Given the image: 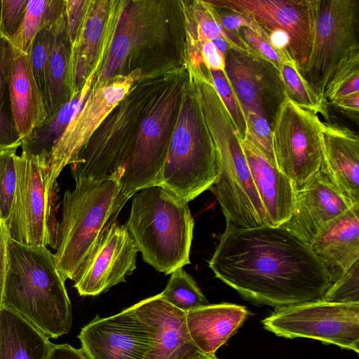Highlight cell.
Returning a JSON list of instances; mask_svg holds the SVG:
<instances>
[{
  "instance_id": "obj_42",
  "label": "cell",
  "mask_w": 359,
  "mask_h": 359,
  "mask_svg": "<svg viewBox=\"0 0 359 359\" xmlns=\"http://www.w3.org/2000/svg\"><path fill=\"white\" fill-rule=\"evenodd\" d=\"M88 3L86 0H65L66 29L72 48L77 41Z\"/></svg>"
},
{
  "instance_id": "obj_23",
  "label": "cell",
  "mask_w": 359,
  "mask_h": 359,
  "mask_svg": "<svg viewBox=\"0 0 359 359\" xmlns=\"http://www.w3.org/2000/svg\"><path fill=\"white\" fill-rule=\"evenodd\" d=\"M324 163L341 193L352 203H359V137L348 128L322 124Z\"/></svg>"
},
{
  "instance_id": "obj_46",
  "label": "cell",
  "mask_w": 359,
  "mask_h": 359,
  "mask_svg": "<svg viewBox=\"0 0 359 359\" xmlns=\"http://www.w3.org/2000/svg\"><path fill=\"white\" fill-rule=\"evenodd\" d=\"M333 106L353 117L358 121L359 113V93L338 98L331 103Z\"/></svg>"
},
{
  "instance_id": "obj_1",
  "label": "cell",
  "mask_w": 359,
  "mask_h": 359,
  "mask_svg": "<svg viewBox=\"0 0 359 359\" xmlns=\"http://www.w3.org/2000/svg\"><path fill=\"white\" fill-rule=\"evenodd\" d=\"M208 264L243 299L275 309L322 299L332 284L310 246L281 226L226 223Z\"/></svg>"
},
{
  "instance_id": "obj_25",
  "label": "cell",
  "mask_w": 359,
  "mask_h": 359,
  "mask_svg": "<svg viewBox=\"0 0 359 359\" xmlns=\"http://www.w3.org/2000/svg\"><path fill=\"white\" fill-rule=\"evenodd\" d=\"M8 83L13 120L22 140L40 126L48 115L28 55L14 48Z\"/></svg>"
},
{
  "instance_id": "obj_27",
  "label": "cell",
  "mask_w": 359,
  "mask_h": 359,
  "mask_svg": "<svg viewBox=\"0 0 359 359\" xmlns=\"http://www.w3.org/2000/svg\"><path fill=\"white\" fill-rule=\"evenodd\" d=\"M142 1H121L114 33L92 89L123 74L137 34Z\"/></svg>"
},
{
  "instance_id": "obj_43",
  "label": "cell",
  "mask_w": 359,
  "mask_h": 359,
  "mask_svg": "<svg viewBox=\"0 0 359 359\" xmlns=\"http://www.w3.org/2000/svg\"><path fill=\"white\" fill-rule=\"evenodd\" d=\"M216 9L222 25L226 30L240 36V29L242 27H248L267 40L261 28L246 15L229 10L218 8Z\"/></svg>"
},
{
  "instance_id": "obj_44",
  "label": "cell",
  "mask_w": 359,
  "mask_h": 359,
  "mask_svg": "<svg viewBox=\"0 0 359 359\" xmlns=\"http://www.w3.org/2000/svg\"><path fill=\"white\" fill-rule=\"evenodd\" d=\"M200 53L203 64L208 69L224 71L225 57L210 40L202 43Z\"/></svg>"
},
{
  "instance_id": "obj_19",
  "label": "cell",
  "mask_w": 359,
  "mask_h": 359,
  "mask_svg": "<svg viewBox=\"0 0 359 359\" xmlns=\"http://www.w3.org/2000/svg\"><path fill=\"white\" fill-rule=\"evenodd\" d=\"M121 1H89L76 44L72 48L71 86L79 91L98 73L111 39Z\"/></svg>"
},
{
  "instance_id": "obj_40",
  "label": "cell",
  "mask_w": 359,
  "mask_h": 359,
  "mask_svg": "<svg viewBox=\"0 0 359 359\" xmlns=\"http://www.w3.org/2000/svg\"><path fill=\"white\" fill-rule=\"evenodd\" d=\"M239 35L255 55L272 63L279 72L283 62L292 60L288 51L275 48L263 36L248 27H242Z\"/></svg>"
},
{
  "instance_id": "obj_41",
  "label": "cell",
  "mask_w": 359,
  "mask_h": 359,
  "mask_svg": "<svg viewBox=\"0 0 359 359\" xmlns=\"http://www.w3.org/2000/svg\"><path fill=\"white\" fill-rule=\"evenodd\" d=\"M28 0H1L0 34L11 42L22 23Z\"/></svg>"
},
{
  "instance_id": "obj_31",
  "label": "cell",
  "mask_w": 359,
  "mask_h": 359,
  "mask_svg": "<svg viewBox=\"0 0 359 359\" xmlns=\"http://www.w3.org/2000/svg\"><path fill=\"white\" fill-rule=\"evenodd\" d=\"M13 57V48L4 39L0 46V151L17 149L22 143L14 123L9 95L8 77Z\"/></svg>"
},
{
  "instance_id": "obj_29",
  "label": "cell",
  "mask_w": 359,
  "mask_h": 359,
  "mask_svg": "<svg viewBox=\"0 0 359 359\" xmlns=\"http://www.w3.org/2000/svg\"><path fill=\"white\" fill-rule=\"evenodd\" d=\"M72 45L67 29L65 12L57 23L55 39L47 71L46 111L53 116L73 96L70 62Z\"/></svg>"
},
{
  "instance_id": "obj_28",
  "label": "cell",
  "mask_w": 359,
  "mask_h": 359,
  "mask_svg": "<svg viewBox=\"0 0 359 359\" xmlns=\"http://www.w3.org/2000/svg\"><path fill=\"white\" fill-rule=\"evenodd\" d=\"M53 344L19 314L0 309V359H46Z\"/></svg>"
},
{
  "instance_id": "obj_34",
  "label": "cell",
  "mask_w": 359,
  "mask_h": 359,
  "mask_svg": "<svg viewBox=\"0 0 359 359\" xmlns=\"http://www.w3.org/2000/svg\"><path fill=\"white\" fill-rule=\"evenodd\" d=\"M57 22L53 25H44L38 31L27 53L32 73L43 96L46 108L47 71L49 59L55 43Z\"/></svg>"
},
{
  "instance_id": "obj_35",
  "label": "cell",
  "mask_w": 359,
  "mask_h": 359,
  "mask_svg": "<svg viewBox=\"0 0 359 359\" xmlns=\"http://www.w3.org/2000/svg\"><path fill=\"white\" fill-rule=\"evenodd\" d=\"M359 50L344 59L337 67L325 91L324 98L332 101L359 93Z\"/></svg>"
},
{
  "instance_id": "obj_45",
  "label": "cell",
  "mask_w": 359,
  "mask_h": 359,
  "mask_svg": "<svg viewBox=\"0 0 359 359\" xmlns=\"http://www.w3.org/2000/svg\"><path fill=\"white\" fill-rule=\"evenodd\" d=\"M46 359H90L83 350L69 344H53Z\"/></svg>"
},
{
  "instance_id": "obj_49",
  "label": "cell",
  "mask_w": 359,
  "mask_h": 359,
  "mask_svg": "<svg viewBox=\"0 0 359 359\" xmlns=\"http://www.w3.org/2000/svg\"><path fill=\"white\" fill-rule=\"evenodd\" d=\"M4 224H5V223L1 220V218L0 217V238H1V234H2V231H3V229H4Z\"/></svg>"
},
{
  "instance_id": "obj_26",
  "label": "cell",
  "mask_w": 359,
  "mask_h": 359,
  "mask_svg": "<svg viewBox=\"0 0 359 359\" xmlns=\"http://www.w3.org/2000/svg\"><path fill=\"white\" fill-rule=\"evenodd\" d=\"M96 77L97 73L91 74L82 88L74 93L69 101L22 140L21 154L33 158L45 172L48 170L54 146L82 108Z\"/></svg>"
},
{
  "instance_id": "obj_16",
  "label": "cell",
  "mask_w": 359,
  "mask_h": 359,
  "mask_svg": "<svg viewBox=\"0 0 359 359\" xmlns=\"http://www.w3.org/2000/svg\"><path fill=\"white\" fill-rule=\"evenodd\" d=\"M138 252L126 224L114 222L101 236L74 287L81 296H96L126 282L136 269Z\"/></svg>"
},
{
  "instance_id": "obj_20",
  "label": "cell",
  "mask_w": 359,
  "mask_h": 359,
  "mask_svg": "<svg viewBox=\"0 0 359 359\" xmlns=\"http://www.w3.org/2000/svg\"><path fill=\"white\" fill-rule=\"evenodd\" d=\"M78 338L90 359H143L147 351L144 332L133 306L109 317L97 316Z\"/></svg>"
},
{
  "instance_id": "obj_37",
  "label": "cell",
  "mask_w": 359,
  "mask_h": 359,
  "mask_svg": "<svg viewBox=\"0 0 359 359\" xmlns=\"http://www.w3.org/2000/svg\"><path fill=\"white\" fill-rule=\"evenodd\" d=\"M212 83L228 111L241 140L246 137L247 126L243 111L225 71L208 69Z\"/></svg>"
},
{
  "instance_id": "obj_6",
  "label": "cell",
  "mask_w": 359,
  "mask_h": 359,
  "mask_svg": "<svg viewBox=\"0 0 359 359\" xmlns=\"http://www.w3.org/2000/svg\"><path fill=\"white\" fill-rule=\"evenodd\" d=\"M215 145L189 77L162 169L159 185L189 203L217 177Z\"/></svg>"
},
{
  "instance_id": "obj_2",
  "label": "cell",
  "mask_w": 359,
  "mask_h": 359,
  "mask_svg": "<svg viewBox=\"0 0 359 359\" xmlns=\"http://www.w3.org/2000/svg\"><path fill=\"white\" fill-rule=\"evenodd\" d=\"M65 280L46 247L25 245L8 235L3 308L19 314L48 338L57 339L72 326Z\"/></svg>"
},
{
  "instance_id": "obj_30",
  "label": "cell",
  "mask_w": 359,
  "mask_h": 359,
  "mask_svg": "<svg viewBox=\"0 0 359 359\" xmlns=\"http://www.w3.org/2000/svg\"><path fill=\"white\" fill-rule=\"evenodd\" d=\"M65 12V0H28L25 17L12 46L27 54L31 43L44 25H53Z\"/></svg>"
},
{
  "instance_id": "obj_36",
  "label": "cell",
  "mask_w": 359,
  "mask_h": 359,
  "mask_svg": "<svg viewBox=\"0 0 359 359\" xmlns=\"http://www.w3.org/2000/svg\"><path fill=\"white\" fill-rule=\"evenodd\" d=\"M16 149L0 151V217L6 225L17 187Z\"/></svg>"
},
{
  "instance_id": "obj_33",
  "label": "cell",
  "mask_w": 359,
  "mask_h": 359,
  "mask_svg": "<svg viewBox=\"0 0 359 359\" xmlns=\"http://www.w3.org/2000/svg\"><path fill=\"white\" fill-rule=\"evenodd\" d=\"M160 295L167 303L185 313L209 304L194 278L183 267L170 273Z\"/></svg>"
},
{
  "instance_id": "obj_7",
  "label": "cell",
  "mask_w": 359,
  "mask_h": 359,
  "mask_svg": "<svg viewBox=\"0 0 359 359\" xmlns=\"http://www.w3.org/2000/svg\"><path fill=\"white\" fill-rule=\"evenodd\" d=\"M172 71L144 76L109 112L70 164L75 182L114 177L149 104Z\"/></svg>"
},
{
  "instance_id": "obj_17",
  "label": "cell",
  "mask_w": 359,
  "mask_h": 359,
  "mask_svg": "<svg viewBox=\"0 0 359 359\" xmlns=\"http://www.w3.org/2000/svg\"><path fill=\"white\" fill-rule=\"evenodd\" d=\"M133 306L145 335L143 359H194L203 354L189 336L186 313L167 303L160 294Z\"/></svg>"
},
{
  "instance_id": "obj_8",
  "label": "cell",
  "mask_w": 359,
  "mask_h": 359,
  "mask_svg": "<svg viewBox=\"0 0 359 359\" xmlns=\"http://www.w3.org/2000/svg\"><path fill=\"white\" fill-rule=\"evenodd\" d=\"M189 79L186 67L174 70L154 96L141 120L130 151L114 175L130 197L144 188L159 185Z\"/></svg>"
},
{
  "instance_id": "obj_22",
  "label": "cell",
  "mask_w": 359,
  "mask_h": 359,
  "mask_svg": "<svg viewBox=\"0 0 359 359\" xmlns=\"http://www.w3.org/2000/svg\"><path fill=\"white\" fill-rule=\"evenodd\" d=\"M252 177L267 217L278 227L291 216L295 202L292 181L248 140H241Z\"/></svg>"
},
{
  "instance_id": "obj_38",
  "label": "cell",
  "mask_w": 359,
  "mask_h": 359,
  "mask_svg": "<svg viewBox=\"0 0 359 359\" xmlns=\"http://www.w3.org/2000/svg\"><path fill=\"white\" fill-rule=\"evenodd\" d=\"M322 299L337 303H359V260L330 285Z\"/></svg>"
},
{
  "instance_id": "obj_50",
  "label": "cell",
  "mask_w": 359,
  "mask_h": 359,
  "mask_svg": "<svg viewBox=\"0 0 359 359\" xmlns=\"http://www.w3.org/2000/svg\"><path fill=\"white\" fill-rule=\"evenodd\" d=\"M3 40H4V38L1 36V34H0V46H1V43H2V41H3Z\"/></svg>"
},
{
  "instance_id": "obj_32",
  "label": "cell",
  "mask_w": 359,
  "mask_h": 359,
  "mask_svg": "<svg viewBox=\"0 0 359 359\" xmlns=\"http://www.w3.org/2000/svg\"><path fill=\"white\" fill-rule=\"evenodd\" d=\"M280 74L287 99L301 107L328 118L327 102L317 94L293 60L282 64Z\"/></svg>"
},
{
  "instance_id": "obj_47",
  "label": "cell",
  "mask_w": 359,
  "mask_h": 359,
  "mask_svg": "<svg viewBox=\"0 0 359 359\" xmlns=\"http://www.w3.org/2000/svg\"><path fill=\"white\" fill-rule=\"evenodd\" d=\"M9 233L4 224L0 238V309L2 307L3 293L7 270V240Z\"/></svg>"
},
{
  "instance_id": "obj_24",
  "label": "cell",
  "mask_w": 359,
  "mask_h": 359,
  "mask_svg": "<svg viewBox=\"0 0 359 359\" xmlns=\"http://www.w3.org/2000/svg\"><path fill=\"white\" fill-rule=\"evenodd\" d=\"M250 315L247 308L232 303L203 306L186 313L189 336L199 351L215 355Z\"/></svg>"
},
{
  "instance_id": "obj_11",
  "label": "cell",
  "mask_w": 359,
  "mask_h": 359,
  "mask_svg": "<svg viewBox=\"0 0 359 359\" xmlns=\"http://www.w3.org/2000/svg\"><path fill=\"white\" fill-rule=\"evenodd\" d=\"M322 124L316 113L288 99L280 107L272 126V145L277 168L304 188L324 163Z\"/></svg>"
},
{
  "instance_id": "obj_48",
  "label": "cell",
  "mask_w": 359,
  "mask_h": 359,
  "mask_svg": "<svg viewBox=\"0 0 359 359\" xmlns=\"http://www.w3.org/2000/svg\"><path fill=\"white\" fill-rule=\"evenodd\" d=\"M194 359H219L215 355H210L205 354H201Z\"/></svg>"
},
{
  "instance_id": "obj_4",
  "label": "cell",
  "mask_w": 359,
  "mask_h": 359,
  "mask_svg": "<svg viewBox=\"0 0 359 359\" xmlns=\"http://www.w3.org/2000/svg\"><path fill=\"white\" fill-rule=\"evenodd\" d=\"M143 260L165 275L190 264L194 221L188 203L161 185L137 191L125 224Z\"/></svg>"
},
{
  "instance_id": "obj_9",
  "label": "cell",
  "mask_w": 359,
  "mask_h": 359,
  "mask_svg": "<svg viewBox=\"0 0 359 359\" xmlns=\"http://www.w3.org/2000/svg\"><path fill=\"white\" fill-rule=\"evenodd\" d=\"M262 323L278 337L313 339L359 352V303L306 302L277 308Z\"/></svg>"
},
{
  "instance_id": "obj_10",
  "label": "cell",
  "mask_w": 359,
  "mask_h": 359,
  "mask_svg": "<svg viewBox=\"0 0 359 359\" xmlns=\"http://www.w3.org/2000/svg\"><path fill=\"white\" fill-rule=\"evenodd\" d=\"M355 50H359V0H316L312 48L302 75L325 102V88L337 67Z\"/></svg>"
},
{
  "instance_id": "obj_13",
  "label": "cell",
  "mask_w": 359,
  "mask_h": 359,
  "mask_svg": "<svg viewBox=\"0 0 359 359\" xmlns=\"http://www.w3.org/2000/svg\"><path fill=\"white\" fill-rule=\"evenodd\" d=\"M144 76L143 72L137 69L114 76L97 89H91L82 108L53 149L48 170L44 173L49 194H57V179L62 170L72 163L106 116Z\"/></svg>"
},
{
  "instance_id": "obj_14",
  "label": "cell",
  "mask_w": 359,
  "mask_h": 359,
  "mask_svg": "<svg viewBox=\"0 0 359 359\" xmlns=\"http://www.w3.org/2000/svg\"><path fill=\"white\" fill-rule=\"evenodd\" d=\"M210 5L243 14L264 32L283 31L289 52L302 74L313 40L316 0H205ZM267 39V38H266Z\"/></svg>"
},
{
  "instance_id": "obj_21",
  "label": "cell",
  "mask_w": 359,
  "mask_h": 359,
  "mask_svg": "<svg viewBox=\"0 0 359 359\" xmlns=\"http://www.w3.org/2000/svg\"><path fill=\"white\" fill-rule=\"evenodd\" d=\"M310 248L333 283L359 260V203L328 224Z\"/></svg>"
},
{
  "instance_id": "obj_15",
  "label": "cell",
  "mask_w": 359,
  "mask_h": 359,
  "mask_svg": "<svg viewBox=\"0 0 359 359\" xmlns=\"http://www.w3.org/2000/svg\"><path fill=\"white\" fill-rule=\"evenodd\" d=\"M224 71L244 116L258 114L272 129L276 115L286 99L278 69L254 53L230 48L225 55Z\"/></svg>"
},
{
  "instance_id": "obj_5",
  "label": "cell",
  "mask_w": 359,
  "mask_h": 359,
  "mask_svg": "<svg viewBox=\"0 0 359 359\" xmlns=\"http://www.w3.org/2000/svg\"><path fill=\"white\" fill-rule=\"evenodd\" d=\"M130 198L114 177L76 182L73 190L65 192L54 256L65 280H76L101 236L117 222Z\"/></svg>"
},
{
  "instance_id": "obj_12",
  "label": "cell",
  "mask_w": 359,
  "mask_h": 359,
  "mask_svg": "<svg viewBox=\"0 0 359 359\" xmlns=\"http://www.w3.org/2000/svg\"><path fill=\"white\" fill-rule=\"evenodd\" d=\"M15 165L17 187L6 224L9 235L25 245L57 248L60 223L53 210L56 194L48 192L44 170L33 158L16 155Z\"/></svg>"
},
{
  "instance_id": "obj_51",
  "label": "cell",
  "mask_w": 359,
  "mask_h": 359,
  "mask_svg": "<svg viewBox=\"0 0 359 359\" xmlns=\"http://www.w3.org/2000/svg\"><path fill=\"white\" fill-rule=\"evenodd\" d=\"M1 0H0V14H1Z\"/></svg>"
},
{
  "instance_id": "obj_18",
  "label": "cell",
  "mask_w": 359,
  "mask_h": 359,
  "mask_svg": "<svg viewBox=\"0 0 359 359\" xmlns=\"http://www.w3.org/2000/svg\"><path fill=\"white\" fill-rule=\"evenodd\" d=\"M353 205L334 184L323 163L306 186L295 191L292 213L281 226L310 246L328 224Z\"/></svg>"
},
{
  "instance_id": "obj_39",
  "label": "cell",
  "mask_w": 359,
  "mask_h": 359,
  "mask_svg": "<svg viewBox=\"0 0 359 359\" xmlns=\"http://www.w3.org/2000/svg\"><path fill=\"white\" fill-rule=\"evenodd\" d=\"M247 126L245 139L251 142L273 165H276L273 145L272 130L269 122L254 113L245 114Z\"/></svg>"
},
{
  "instance_id": "obj_3",
  "label": "cell",
  "mask_w": 359,
  "mask_h": 359,
  "mask_svg": "<svg viewBox=\"0 0 359 359\" xmlns=\"http://www.w3.org/2000/svg\"><path fill=\"white\" fill-rule=\"evenodd\" d=\"M195 88L217 162V177L209 189L226 219L242 228L268 225L267 217L255 186L234 123L211 80L196 81Z\"/></svg>"
}]
</instances>
